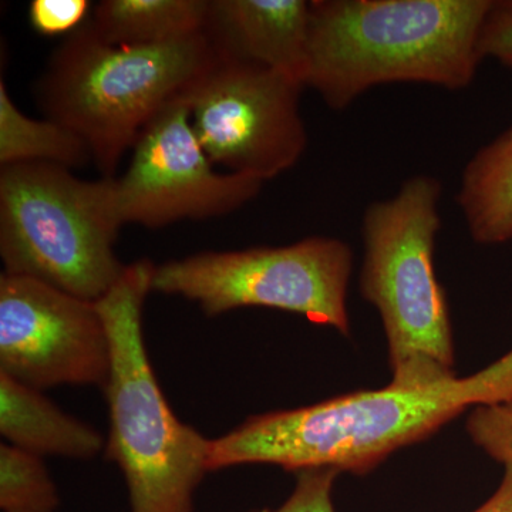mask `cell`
<instances>
[{"label": "cell", "mask_w": 512, "mask_h": 512, "mask_svg": "<svg viewBox=\"0 0 512 512\" xmlns=\"http://www.w3.org/2000/svg\"><path fill=\"white\" fill-rule=\"evenodd\" d=\"M504 467V477L497 491L473 512H512V466Z\"/></svg>", "instance_id": "obj_21"}, {"label": "cell", "mask_w": 512, "mask_h": 512, "mask_svg": "<svg viewBox=\"0 0 512 512\" xmlns=\"http://www.w3.org/2000/svg\"><path fill=\"white\" fill-rule=\"evenodd\" d=\"M156 265H127L96 302L110 340L106 386V458L126 478L130 512H192L194 494L210 473L211 440L177 419L148 357L143 309Z\"/></svg>", "instance_id": "obj_3"}, {"label": "cell", "mask_w": 512, "mask_h": 512, "mask_svg": "<svg viewBox=\"0 0 512 512\" xmlns=\"http://www.w3.org/2000/svg\"><path fill=\"white\" fill-rule=\"evenodd\" d=\"M303 89L288 74L215 53L184 96L212 164L265 183L291 170L305 154Z\"/></svg>", "instance_id": "obj_8"}, {"label": "cell", "mask_w": 512, "mask_h": 512, "mask_svg": "<svg viewBox=\"0 0 512 512\" xmlns=\"http://www.w3.org/2000/svg\"><path fill=\"white\" fill-rule=\"evenodd\" d=\"M441 194L436 177L413 175L363 214L359 289L382 319L396 389H426L457 377L450 309L434 271Z\"/></svg>", "instance_id": "obj_5"}, {"label": "cell", "mask_w": 512, "mask_h": 512, "mask_svg": "<svg viewBox=\"0 0 512 512\" xmlns=\"http://www.w3.org/2000/svg\"><path fill=\"white\" fill-rule=\"evenodd\" d=\"M210 0H103L89 22L113 46H156L204 33Z\"/></svg>", "instance_id": "obj_14"}, {"label": "cell", "mask_w": 512, "mask_h": 512, "mask_svg": "<svg viewBox=\"0 0 512 512\" xmlns=\"http://www.w3.org/2000/svg\"><path fill=\"white\" fill-rule=\"evenodd\" d=\"M0 373L37 390L106 386L110 340L96 302L3 272Z\"/></svg>", "instance_id": "obj_10"}, {"label": "cell", "mask_w": 512, "mask_h": 512, "mask_svg": "<svg viewBox=\"0 0 512 512\" xmlns=\"http://www.w3.org/2000/svg\"><path fill=\"white\" fill-rule=\"evenodd\" d=\"M90 9L89 0H33L29 22L43 36L70 35L89 19Z\"/></svg>", "instance_id": "obj_19"}, {"label": "cell", "mask_w": 512, "mask_h": 512, "mask_svg": "<svg viewBox=\"0 0 512 512\" xmlns=\"http://www.w3.org/2000/svg\"><path fill=\"white\" fill-rule=\"evenodd\" d=\"M114 178L86 181L52 163L0 167L3 272L84 301L103 298L127 266L114 252L123 227Z\"/></svg>", "instance_id": "obj_6"}, {"label": "cell", "mask_w": 512, "mask_h": 512, "mask_svg": "<svg viewBox=\"0 0 512 512\" xmlns=\"http://www.w3.org/2000/svg\"><path fill=\"white\" fill-rule=\"evenodd\" d=\"M353 251L338 238L309 237L284 247L200 252L156 265L151 292L183 296L214 318L239 308L305 316L349 338Z\"/></svg>", "instance_id": "obj_7"}, {"label": "cell", "mask_w": 512, "mask_h": 512, "mask_svg": "<svg viewBox=\"0 0 512 512\" xmlns=\"http://www.w3.org/2000/svg\"><path fill=\"white\" fill-rule=\"evenodd\" d=\"M204 33L156 46L103 42L89 19L53 50L35 86L40 110L86 141L101 177H116L150 121L214 60Z\"/></svg>", "instance_id": "obj_4"}, {"label": "cell", "mask_w": 512, "mask_h": 512, "mask_svg": "<svg viewBox=\"0 0 512 512\" xmlns=\"http://www.w3.org/2000/svg\"><path fill=\"white\" fill-rule=\"evenodd\" d=\"M0 433L5 443L42 458L90 460L106 448L93 426L5 373H0Z\"/></svg>", "instance_id": "obj_12"}, {"label": "cell", "mask_w": 512, "mask_h": 512, "mask_svg": "<svg viewBox=\"0 0 512 512\" xmlns=\"http://www.w3.org/2000/svg\"><path fill=\"white\" fill-rule=\"evenodd\" d=\"M309 12L306 0H210L204 35L218 56L278 70L305 87Z\"/></svg>", "instance_id": "obj_11"}, {"label": "cell", "mask_w": 512, "mask_h": 512, "mask_svg": "<svg viewBox=\"0 0 512 512\" xmlns=\"http://www.w3.org/2000/svg\"><path fill=\"white\" fill-rule=\"evenodd\" d=\"M480 55L512 69V0H491L481 29Z\"/></svg>", "instance_id": "obj_20"}, {"label": "cell", "mask_w": 512, "mask_h": 512, "mask_svg": "<svg viewBox=\"0 0 512 512\" xmlns=\"http://www.w3.org/2000/svg\"><path fill=\"white\" fill-rule=\"evenodd\" d=\"M339 474L333 468L299 471L295 488L281 507L256 512H335L332 490Z\"/></svg>", "instance_id": "obj_18"}, {"label": "cell", "mask_w": 512, "mask_h": 512, "mask_svg": "<svg viewBox=\"0 0 512 512\" xmlns=\"http://www.w3.org/2000/svg\"><path fill=\"white\" fill-rule=\"evenodd\" d=\"M59 493L43 458L0 444V510L57 512Z\"/></svg>", "instance_id": "obj_16"}, {"label": "cell", "mask_w": 512, "mask_h": 512, "mask_svg": "<svg viewBox=\"0 0 512 512\" xmlns=\"http://www.w3.org/2000/svg\"><path fill=\"white\" fill-rule=\"evenodd\" d=\"M456 201L477 244L512 241V126L468 161Z\"/></svg>", "instance_id": "obj_13"}, {"label": "cell", "mask_w": 512, "mask_h": 512, "mask_svg": "<svg viewBox=\"0 0 512 512\" xmlns=\"http://www.w3.org/2000/svg\"><path fill=\"white\" fill-rule=\"evenodd\" d=\"M491 0H311L305 87L329 109L370 89L424 83L463 90L476 79Z\"/></svg>", "instance_id": "obj_2"}, {"label": "cell", "mask_w": 512, "mask_h": 512, "mask_svg": "<svg viewBox=\"0 0 512 512\" xmlns=\"http://www.w3.org/2000/svg\"><path fill=\"white\" fill-rule=\"evenodd\" d=\"M512 399V349L476 375L426 387L356 392L249 417L211 440V471L269 464L299 473L333 468L363 476L467 409Z\"/></svg>", "instance_id": "obj_1"}, {"label": "cell", "mask_w": 512, "mask_h": 512, "mask_svg": "<svg viewBox=\"0 0 512 512\" xmlns=\"http://www.w3.org/2000/svg\"><path fill=\"white\" fill-rule=\"evenodd\" d=\"M19 163H52L69 170L89 167L93 154L86 141L53 120H35L15 106L0 80V167Z\"/></svg>", "instance_id": "obj_15"}, {"label": "cell", "mask_w": 512, "mask_h": 512, "mask_svg": "<svg viewBox=\"0 0 512 512\" xmlns=\"http://www.w3.org/2000/svg\"><path fill=\"white\" fill-rule=\"evenodd\" d=\"M466 429L485 454L504 466H512V399L474 407Z\"/></svg>", "instance_id": "obj_17"}, {"label": "cell", "mask_w": 512, "mask_h": 512, "mask_svg": "<svg viewBox=\"0 0 512 512\" xmlns=\"http://www.w3.org/2000/svg\"><path fill=\"white\" fill-rule=\"evenodd\" d=\"M185 94V93H184ZM168 103L138 137L126 173L114 178L121 225L156 229L232 214L258 197L262 181L214 170L185 96Z\"/></svg>", "instance_id": "obj_9"}]
</instances>
